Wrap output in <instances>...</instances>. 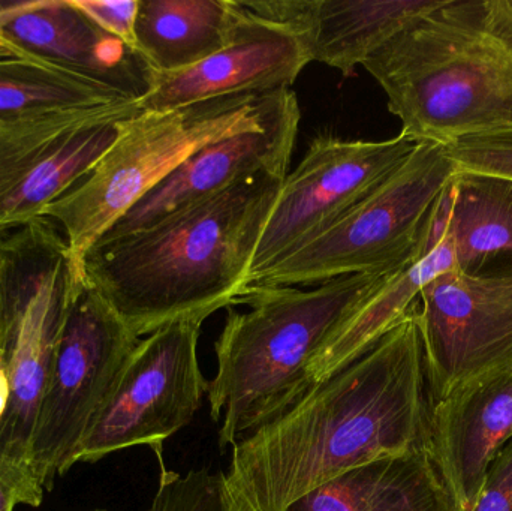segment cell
<instances>
[{"instance_id": "1", "label": "cell", "mask_w": 512, "mask_h": 511, "mask_svg": "<svg viewBox=\"0 0 512 511\" xmlns=\"http://www.w3.org/2000/svg\"><path fill=\"white\" fill-rule=\"evenodd\" d=\"M418 302L351 365L233 446L225 474L230 511H285L352 468L429 452Z\"/></svg>"}, {"instance_id": "2", "label": "cell", "mask_w": 512, "mask_h": 511, "mask_svg": "<svg viewBox=\"0 0 512 511\" xmlns=\"http://www.w3.org/2000/svg\"><path fill=\"white\" fill-rule=\"evenodd\" d=\"M286 176L259 174L137 233L96 243L81 264L84 281L138 338L236 305Z\"/></svg>"}, {"instance_id": "3", "label": "cell", "mask_w": 512, "mask_h": 511, "mask_svg": "<svg viewBox=\"0 0 512 511\" xmlns=\"http://www.w3.org/2000/svg\"><path fill=\"white\" fill-rule=\"evenodd\" d=\"M363 68L417 143L512 129V0H441Z\"/></svg>"}, {"instance_id": "4", "label": "cell", "mask_w": 512, "mask_h": 511, "mask_svg": "<svg viewBox=\"0 0 512 511\" xmlns=\"http://www.w3.org/2000/svg\"><path fill=\"white\" fill-rule=\"evenodd\" d=\"M394 275L343 276L313 290L243 291L236 305L249 311L228 312L215 344L218 372L207 390L222 452L309 392L307 371L316 354Z\"/></svg>"}, {"instance_id": "5", "label": "cell", "mask_w": 512, "mask_h": 511, "mask_svg": "<svg viewBox=\"0 0 512 511\" xmlns=\"http://www.w3.org/2000/svg\"><path fill=\"white\" fill-rule=\"evenodd\" d=\"M8 311L9 404L0 422V482L17 506H41L45 492L30 447L66 314L83 276L56 222L39 218L0 236Z\"/></svg>"}, {"instance_id": "6", "label": "cell", "mask_w": 512, "mask_h": 511, "mask_svg": "<svg viewBox=\"0 0 512 511\" xmlns=\"http://www.w3.org/2000/svg\"><path fill=\"white\" fill-rule=\"evenodd\" d=\"M288 90L141 111L123 122L113 146L42 215L59 225L80 275L89 249L141 198L201 147L262 125Z\"/></svg>"}, {"instance_id": "7", "label": "cell", "mask_w": 512, "mask_h": 511, "mask_svg": "<svg viewBox=\"0 0 512 511\" xmlns=\"http://www.w3.org/2000/svg\"><path fill=\"white\" fill-rule=\"evenodd\" d=\"M456 173L447 147L418 144L372 194L255 276L249 287H295L364 273H399L423 257L433 210Z\"/></svg>"}, {"instance_id": "8", "label": "cell", "mask_w": 512, "mask_h": 511, "mask_svg": "<svg viewBox=\"0 0 512 511\" xmlns=\"http://www.w3.org/2000/svg\"><path fill=\"white\" fill-rule=\"evenodd\" d=\"M104 297L81 281L54 354L30 447V467L42 491L77 464L81 444L140 344Z\"/></svg>"}, {"instance_id": "9", "label": "cell", "mask_w": 512, "mask_h": 511, "mask_svg": "<svg viewBox=\"0 0 512 511\" xmlns=\"http://www.w3.org/2000/svg\"><path fill=\"white\" fill-rule=\"evenodd\" d=\"M204 321L180 318L141 339L90 426L77 464H93L129 447L149 446L165 467V441L192 422L209 390L198 362Z\"/></svg>"}, {"instance_id": "10", "label": "cell", "mask_w": 512, "mask_h": 511, "mask_svg": "<svg viewBox=\"0 0 512 511\" xmlns=\"http://www.w3.org/2000/svg\"><path fill=\"white\" fill-rule=\"evenodd\" d=\"M141 111L131 101L0 120V236L42 218Z\"/></svg>"}, {"instance_id": "11", "label": "cell", "mask_w": 512, "mask_h": 511, "mask_svg": "<svg viewBox=\"0 0 512 511\" xmlns=\"http://www.w3.org/2000/svg\"><path fill=\"white\" fill-rule=\"evenodd\" d=\"M420 143L400 132L384 141L322 134L283 180L252 261V279L342 218L393 176Z\"/></svg>"}, {"instance_id": "12", "label": "cell", "mask_w": 512, "mask_h": 511, "mask_svg": "<svg viewBox=\"0 0 512 511\" xmlns=\"http://www.w3.org/2000/svg\"><path fill=\"white\" fill-rule=\"evenodd\" d=\"M427 386L432 404L457 387L512 369V276L448 270L420 294Z\"/></svg>"}, {"instance_id": "13", "label": "cell", "mask_w": 512, "mask_h": 511, "mask_svg": "<svg viewBox=\"0 0 512 511\" xmlns=\"http://www.w3.org/2000/svg\"><path fill=\"white\" fill-rule=\"evenodd\" d=\"M300 105L289 89L262 125L219 138L192 153L164 182L141 198L98 242L128 236L165 216L262 173L288 174L300 125Z\"/></svg>"}, {"instance_id": "14", "label": "cell", "mask_w": 512, "mask_h": 511, "mask_svg": "<svg viewBox=\"0 0 512 511\" xmlns=\"http://www.w3.org/2000/svg\"><path fill=\"white\" fill-rule=\"evenodd\" d=\"M0 39L15 56L62 66L140 101L156 74L134 48L90 20L74 0H0Z\"/></svg>"}, {"instance_id": "15", "label": "cell", "mask_w": 512, "mask_h": 511, "mask_svg": "<svg viewBox=\"0 0 512 511\" xmlns=\"http://www.w3.org/2000/svg\"><path fill=\"white\" fill-rule=\"evenodd\" d=\"M242 6L233 38L222 50L183 71L156 74L138 101L143 111H164L207 99L292 89L309 54L297 33Z\"/></svg>"}, {"instance_id": "16", "label": "cell", "mask_w": 512, "mask_h": 511, "mask_svg": "<svg viewBox=\"0 0 512 511\" xmlns=\"http://www.w3.org/2000/svg\"><path fill=\"white\" fill-rule=\"evenodd\" d=\"M512 440V369L457 387L430 413L429 453L454 511H471Z\"/></svg>"}, {"instance_id": "17", "label": "cell", "mask_w": 512, "mask_h": 511, "mask_svg": "<svg viewBox=\"0 0 512 511\" xmlns=\"http://www.w3.org/2000/svg\"><path fill=\"white\" fill-rule=\"evenodd\" d=\"M249 11L297 33L310 62L355 75L358 66L441 0H240Z\"/></svg>"}, {"instance_id": "18", "label": "cell", "mask_w": 512, "mask_h": 511, "mask_svg": "<svg viewBox=\"0 0 512 511\" xmlns=\"http://www.w3.org/2000/svg\"><path fill=\"white\" fill-rule=\"evenodd\" d=\"M450 239L456 269L471 276H512V179L457 171L430 218L424 251Z\"/></svg>"}, {"instance_id": "19", "label": "cell", "mask_w": 512, "mask_h": 511, "mask_svg": "<svg viewBox=\"0 0 512 511\" xmlns=\"http://www.w3.org/2000/svg\"><path fill=\"white\" fill-rule=\"evenodd\" d=\"M285 511H454L427 450L376 459L313 489Z\"/></svg>"}, {"instance_id": "20", "label": "cell", "mask_w": 512, "mask_h": 511, "mask_svg": "<svg viewBox=\"0 0 512 511\" xmlns=\"http://www.w3.org/2000/svg\"><path fill=\"white\" fill-rule=\"evenodd\" d=\"M240 17L239 0H140L137 51L158 74L183 71L222 50Z\"/></svg>"}, {"instance_id": "21", "label": "cell", "mask_w": 512, "mask_h": 511, "mask_svg": "<svg viewBox=\"0 0 512 511\" xmlns=\"http://www.w3.org/2000/svg\"><path fill=\"white\" fill-rule=\"evenodd\" d=\"M453 269H456L453 246L450 239L441 234L432 249L388 279L316 354L307 371L309 392L367 353L408 314L429 282Z\"/></svg>"}, {"instance_id": "22", "label": "cell", "mask_w": 512, "mask_h": 511, "mask_svg": "<svg viewBox=\"0 0 512 511\" xmlns=\"http://www.w3.org/2000/svg\"><path fill=\"white\" fill-rule=\"evenodd\" d=\"M116 102H131V99L104 84L35 57H0V120Z\"/></svg>"}, {"instance_id": "23", "label": "cell", "mask_w": 512, "mask_h": 511, "mask_svg": "<svg viewBox=\"0 0 512 511\" xmlns=\"http://www.w3.org/2000/svg\"><path fill=\"white\" fill-rule=\"evenodd\" d=\"M147 511H230L225 474L198 470L180 476L161 468L158 492Z\"/></svg>"}, {"instance_id": "24", "label": "cell", "mask_w": 512, "mask_h": 511, "mask_svg": "<svg viewBox=\"0 0 512 511\" xmlns=\"http://www.w3.org/2000/svg\"><path fill=\"white\" fill-rule=\"evenodd\" d=\"M445 147L457 171L512 179V129L460 138Z\"/></svg>"}, {"instance_id": "25", "label": "cell", "mask_w": 512, "mask_h": 511, "mask_svg": "<svg viewBox=\"0 0 512 511\" xmlns=\"http://www.w3.org/2000/svg\"><path fill=\"white\" fill-rule=\"evenodd\" d=\"M74 3L102 30L137 50L135 24H137L140 0H123V2L74 0Z\"/></svg>"}, {"instance_id": "26", "label": "cell", "mask_w": 512, "mask_h": 511, "mask_svg": "<svg viewBox=\"0 0 512 511\" xmlns=\"http://www.w3.org/2000/svg\"><path fill=\"white\" fill-rule=\"evenodd\" d=\"M471 511H512V440L490 467Z\"/></svg>"}, {"instance_id": "27", "label": "cell", "mask_w": 512, "mask_h": 511, "mask_svg": "<svg viewBox=\"0 0 512 511\" xmlns=\"http://www.w3.org/2000/svg\"><path fill=\"white\" fill-rule=\"evenodd\" d=\"M8 341V311H6L5 282H3L2 261H0V360L5 356Z\"/></svg>"}, {"instance_id": "28", "label": "cell", "mask_w": 512, "mask_h": 511, "mask_svg": "<svg viewBox=\"0 0 512 511\" xmlns=\"http://www.w3.org/2000/svg\"><path fill=\"white\" fill-rule=\"evenodd\" d=\"M9 404V377L6 368L5 356L0 360V422L5 417Z\"/></svg>"}, {"instance_id": "29", "label": "cell", "mask_w": 512, "mask_h": 511, "mask_svg": "<svg viewBox=\"0 0 512 511\" xmlns=\"http://www.w3.org/2000/svg\"><path fill=\"white\" fill-rule=\"evenodd\" d=\"M15 507H17V504L12 500L8 489L0 482V511H14Z\"/></svg>"}, {"instance_id": "30", "label": "cell", "mask_w": 512, "mask_h": 511, "mask_svg": "<svg viewBox=\"0 0 512 511\" xmlns=\"http://www.w3.org/2000/svg\"><path fill=\"white\" fill-rule=\"evenodd\" d=\"M6 56H15V54L12 53L11 48H9L8 45H6L5 42L0 39V57Z\"/></svg>"}, {"instance_id": "31", "label": "cell", "mask_w": 512, "mask_h": 511, "mask_svg": "<svg viewBox=\"0 0 512 511\" xmlns=\"http://www.w3.org/2000/svg\"><path fill=\"white\" fill-rule=\"evenodd\" d=\"M96 511H105V510H96Z\"/></svg>"}]
</instances>
